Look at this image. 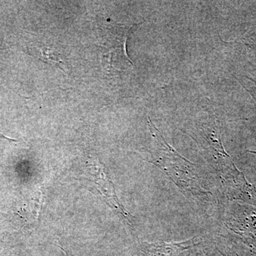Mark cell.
<instances>
[{"label": "cell", "mask_w": 256, "mask_h": 256, "mask_svg": "<svg viewBox=\"0 0 256 256\" xmlns=\"http://www.w3.org/2000/svg\"><path fill=\"white\" fill-rule=\"evenodd\" d=\"M148 124L154 140L151 160L148 162L162 170L186 198L197 204L212 202L213 194L200 166L180 156L150 119Z\"/></svg>", "instance_id": "1"}, {"label": "cell", "mask_w": 256, "mask_h": 256, "mask_svg": "<svg viewBox=\"0 0 256 256\" xmlns=\"http://www.w3.org/2000/svg\"><path fill=\"white\" fill-rule=\"evenodd\" d=\"M201 140L204 141V150L210 164L216 172L224 188L230 198L244 201L256 200V190L248 182L233 160L224 149L222 130L218 120L202 124Z\"/></svg>", "instance_id": "2"}, {"label": "cell", "mask_w": 256, "mask_h": 256, "mask_svg": "<svg viewBox=\"0 0 256 256\" xmlns=\"http://www.w3.org/2000/svg\"><path fill=\"white\" fill-rule=\"evenodd\" d=\"M132 28V26L126 25H110L102 46L106 48V54L108 56L111 63L121 66L130 64L133 66L126 50V42Z\"/></svg>", "instance_id": "3"}, {"label": "cell", "mask_w": 256, "mask_h": 256, "mask_svg": "<svg viewBox=\"0 0 256 256\" xmlns=\"http://www.w3.org/2000/svg\"><path fill=\"white\" fill-rule=\"evenodd\" d=\"M226 224L246 242L256 246V210L237 204L230 212Z\"/></svg>", "instance_id": "4"}, {"label": "cell", "mask_w": 256, "mask_h": 256, "mask_svg": "<svg viewBox=\"0 0 256 256\" xmlns=\"http://www.w3.org/2000/svg\"><path fill=\"white\" fill-rule=\"evenodd\" d=\"M88 165L89 173L94 176V180L92 181L97 184L98 190L101 192L102 196L105 197L107 202H108L109 206L117 210L122 216L127 217L128 213L126 210H124L118 198L114 184L111 181L105 166L97 158H90L88 162Z\"/></svg>", "instance_id": "5"}, {"label": "cell", "mask_w": 256, "mask_h": 256, "mask_svg": "<svg viewBox=\"0 0 256 256\" xmlns=\"http://www.w3.org/2000/svg\"><path fill=\"white\" fill-rule=\"evenodd\" d=\"M32 50L34 54L38 60L64 70L63 60L60 58V54L56 48L42 44H38V45L34 47Z\"/></svg>", "instance_id": "6"}, {"label": "cell", "mask_w": 256, "mask_h": 256, "mask_svg": "<svg viewBox=\"0 0 256 256\" xmlns=\"http://www.w3.org/2000/svg\"><path fill=\"white\" fill-rule=\"evenodd\" d=\"M238 82H240L248 92L252 94L256 101V80L245 76H242V78H239Z\"/></svg>", "instance_id": "7"}, {"label": "cell", "mask_w": 256, "mask_h": 256, "mask_svg": "<svg viewBox=\"0 0 256 256\" xmlns=\"http://www.w3.org/2000/svg\"><path fill=\"white\" fill-rule=\"evenodd\" d=\"M0 136H1L2 138H5V139L8 140L16 141V140L12 139V138L6 137V136H4V134H3L1 132H0Z\"/></svg>", "instance_id": "8"}, {"label": "cell", "mask_w": 256, "mask_h": 256, "mask_svg": "<svg viewBox=\"0 0 256 256\" xmlns=\"http://www.w3.org/2000/svg\"><path fill=\"white\" fill-rule=\"evenodd\" d=\"M223 255H224V256H238L237 254H232V252H226L225 254H223Z\"/></svg>", "instance_id": "9"}, {"label": "cell", "mask_w": 256, "mask_h": 256, "mask_svg": "<svg viewBox=\"0 0 256 256\" xmlns=\"http://www.w3.org/2000/svg\"><path fill=\"white\" fill-rule=\"evenodd\" d=\"M66 255H67V254H66ZM67 256H68V255H67Z\"/></svg>", "instance_id": "10"}]
</instances>
